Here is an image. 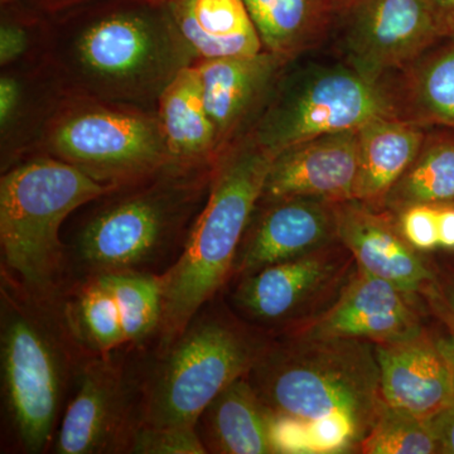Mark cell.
Listing matches in <instances>:
<instances>
[{
  "label": "cell",
  "instance_id": "obj_34",
  "mask_svg": "<svg viewBox=\"0 0 454 454\" xmlns=\"http://www.w3.org/2000/svg\"><path fill=\"white\" fill-rule=\"evenodd\" d=\"M439 247L454 250V203L438 206Z\"/></svg>",
  "mask_w": 454,
  "mask_h": 454
},
{
  "label": "cell",
  "instance_id": "obj_28",
  "mask_svg": "<svg viewBox=\"0 0 454 454\" xmlns=\"http://www.w3.org/2000/svg\"><path fill=\"white\" fill-rule=\"evenodd\" d=\"M97 278L116 301L127 345H143L158 333L163 310L160 274L118 271Z\"/></svg>",
  "mask_w": 454,
  "mask_h": 454
},
{
  "label": "cell",
  "instance_id": "obj_25",
  "mask_svg": "<svg viewBox=\"0 0 454 454\" xmlns=\"http://www.w3.org/2000/svg\"><path fill=\"white\" fill-rule=\"evenodd\" d=\"M342 0H245L262 49L291 64L327 38Z\"/></svg>",
  "mask_w": 454,
  "mask_h": 454
},
{
  "label": "cell",
  "instance_id": "obj_31",
  "mask_svg": "<svg viewBox=\"0 0 454 454\" xmlns=\"http://www.w3.org/2000/svg\"><path fill=\"white\" fill-rule=\"evenodd\" d=\"M137 454H205L196 429L138 426L129 448Z\"/></svg>",
  "mask_w": 454,
  "mask_h": 454
},
{
  "label": "cell",
  "instance_id": "obj_13",
  "mask_svg": "<svg viewBox=\"0 0 454 454\" xmlns=\"http://www.w3.org/2000/svg\"><path fill=\"white\" fill-rule=\"evenodd\" d=\"M415 300L417 295L356 265L325 312L284 336L358 340L373 345L411 339L424 330Z\"/></svg>",
  "mask_w": 454,
  "mask_h": 454
},
{
  "label": "cell",
  "instance_id": "obj_7",
  "mask_svg": "<svg viewBox=\"0 0 454 454\" xmlns=\"http://www.w3.org/2000/svg\"><path fill=\"white\" fill-rule=\"evenodd\" d=\"M271 339L231 313L203 306L146 379L139 426L196 429L205 409L247 375Z\"/></svg>",
  "mask_w": 454,
  "mask_h": 454
},
{
  "label": "cell",
  "instance_id": "obj_24",
  "mask_svg": "<svg viewBox=\"0 0 454 454\" xmlns=\"http://www.w3.org/2000/svg\"><path fill=\"white\" fill-rule=\"evenodd\" d=\"M427 131L415 122L385 116L358 129L360 167L355 200L384 208L396 182L414 162Z\"/></svg>",
  "mask_w": 454,
  "mask_h": 454
},
{
  "label": "cell",
  "instance_id": "obj_8",
  "mask_svg": "<svg viewBox=\"0 0 454 454\" xmlns=\"http://www.w3.org/2000/svg\"><path fill=\"white\" fill-rule=\"evenodd\" d=\"M33 154L50 155L113 187L172 164L155 110L67 91Z\"/></svg>",
  "mask_w": 454,
  "mask_h": 454
},
{
  "label": "cell",
  "instance_id": "obj_17",
  "mask_svg": "<svg viewBox=\"0 0 454 454\" xmlns=\"http://www.w3.org/2000/svg\"><path fill=\"white\" fill-rule=\"evenodd\" d=\"M385 403L429 419L454 397V337L426 330L411 339L375 345Z\"/></svg>",
  "mask_w": 454,
  "mask_h": 454
},
{
  "label": "cell",
  "instance_id": "obj_14",
  "mask_svg": "<svg viewBox=\"0 0 454 454\" xmlns=\"http://www.w3.org/2000/svg\"><path fill=\"white\" fill-rule=\"evenodd\" d=\"M340 241L337 203L310 197L258 201L239 245L230 279Z\"/></svg>",
  "mask_w": 454,
  "mask_h": 454
},
{
  "label": "cell",
  "instance_id": "obj_26",
  "mask_svg": "<svg viewBox=\"0 0 454 454\" xmlns=\"http://www.w3.org/2000/svg\"><path fill=\"white\" fill-rule=\"evenodd\" d=\"M59 306L68 333L85 354L104 356L127 345L116 301L98 278L68 288Z\"/></svg>",
  "mask_w": 454,
  "mask_h": 454
},
{
  "label": "cell",
  "instance_id": "obj_29",
  "mask_svg": "<svg viewBox=\"0 0 454 454\" xmlns=\"http://www.w3.org/2000/svg\"><path fill=\"white\" fill-rule=\"evenodd\" d=\"M363 454H434L438 443L428 419L384 403L360 447Z\"/></svg>",
  "mask_w": 454,
  "mask_h": 454
},
{
  "label": "cell",
  "instance_id": "obj_22",
  "mask_svg": "<svg viewBox=\"0 0 454 454\" xmlns=\"http://www.w3.org/2000/svg\"><path fill=\"white\" fill-rule=\"evenodd\" d=\"M172 164L199 168L219 158L216 133L203 98L195 65L179 71L155 106Z\"/></svg>",
  "mask_w": 454,
  "mask_h": 454
},
{
  "label": "cell",
  "instance_id": "obj_35",
  "mask_svg": "<svg viewBox=\"0 0 454 454\" xmlns=\"http://www.w3.org/2000/svg\"><path fill=\"white\" fill-rule=\"evenodd\" d=\"M444 35H454V0H426Z\"/></svg>",
  "mask_w": 454,
  "mask_h": 454
},
{
  "label": "cell",
  "instance_id": "obj_32",
  "mask_svg": "<svg viewBox=\"0 0 454 454\" xmlns=\"http://www.w3.org/2000/svg\"><path fill=\"white\" fill-rule=\"evenodd\" d=\"M395 215L400 231L414 249L430 252L439 247L438 206H409Z\"/></svg>",
  "mask_w": 454,
  "mask_h": 454
},
{
  "label": "cell",
  "instance_id": "obj_9",
  "mask_svg": "<svg viewBox=\"0 0 454 454\" xmlns=\"http://www.w3.org/2000/svg\"><path fill=\"white\" fill-rule=\"evenodd\" d=\"M396 116L384 82H372L348 65L310 66L286 73L250 134L276 157L306 140L358 130Z\"/></svg>",
  "mask_w": 454,
  "mask_h": 454
},
{
  "label": "cell",
  "instance_id": "obj_5",
  "mask_svg": "<svg viewBox=\"0 0 454 454\" xmlns=\"http://www.w3.org/2000/svg\"><path fill=\"white\" fill-rule=\"evenodd\" d=\"M2 394L18 450L52 448L66 399L85 352L76 345L59 301L35 300L2 276Z\"/></svg>",
  "mask_w": 454,
  "mask_h": 454
},
{
  "label": "cell",
  "instance_id": "obj_4",
  "mask_svg": "<svg viewBox=\"0 0 454 454\" xmlns=\"http://www.w3.org/2000/svg\"><path fill=\"white\" fill-rule=\"evenodd\" d=\"M274 155L252 134L217 158L210 192L177 260L163 274L158 351L168 348L231 277L239 245L262 195Z\"/></svg>",
  "mask_w": 454,
  "mask_h": 454
},
{
  "label": "cell",
  "instance_id": "obj_15",
  "mask_svg": "<svg viewBox=\"0 0 454 454\" xmlns=\"http://www.w3.org/2000/svg\"><path fill=\"white\" fill-rule=\"evenodd\" d=\"M193 65L220 155L253 130L289 64L262 50L255 55L201 59Z\"/></svg>",
  "mask_w": 454,
  "mask_h": 454
},
{
  "label": "cell",
  "instance_id": "obj_27",
  "mask_svg": "<svg viewBox=\"0 0 454 454\" xmlns=\"http://www.w3.org/2000/svg\"><path fill=\"white\" fill-rule=\"evenodd\" d=\"M452 131L427 133L419 153L390 191L384 208L397 214L413 205L454 203Z\"/></svg>",
  "mask_w": 454,
  "mask_h": 454
},
{
  "label": "cell",
  "instance_id": "obj_19",
  "mask_svg": "<svg viewBox=\"0 0 454 454\" xmlns=\"http://www.w3.org/2000/svg\"><path fill=\"white\" fill-rule=\"evenodd\" d=\"M66 90L47 59L0 74L2 172L32 155Z\"/></svg>",
  "mask_w": 454,
  "mask_h": 454
},
{
  "label": "cell",
  "instance_id": "obj_2",
  "mask_svg": "<svg viewBox=\"0 0 454 454\" xmlns=\"http://www.w3.org/2000/svg\"><path fill=\"white\" fill-rule=\"evenodd\" d=\"M46 59L67 92L153 110L197 61L163 3L151 0H112L55 18Z\"/></svg>",
  "mask_w": 454,
  "mask_h": 454
},
{
  "label": "cell",
  "instance_id": "obj_11",
  "mask_svg": "<svg viewBox=\"0 0 454 454\" xmlns=\"http://www.w3.org/2000/svg\"><path fill=\"white\" fill-rule=\"evenodd\" d=\"M337 23L346 65L372 82L447 37L426 0H342Z\"/></svg>",
  "mask_w": 454,
  "mask_h": 454
},
{
  "label": "cell",
  "instance_id": "obj_39",
  "mask_svg": "<svg viewBox=\"0 0 454 454\" xmlns=\"http://www.w3.org/2000/svg\"><path fill=\"white\" fill-rule=\"evenodd\" d=\"M3 2H8V0H2V3H3Z\"/></svg>",
  "mask_w": 454,
  "mask_h": 454
},
{
  "label": "cell",
  "instance_id": "obj_10",
  "mask_svg": "<svg viewBox=\"0 0 454 454\" xmlns=\"http://www.w3.org/2000/svg\"><path fill=\"white\" fill-rule=\"evenodd\" d=\"M355 269L354 256L336 241L241 278L232 301L249 324L288 333L325 312Z\"/></svg>",
  "mask_w": 454,
  "mask_h": 454
},
{
  "label": "cell",
  "instance_id": "obj_3",
  "mask_svg": "<svg viewBox=\"0 0 454 454\" xmlns=\"http://www.w3.org/2000/svg\"><path fill=\"white\" fill-rule=\"evenodd\" d=\"M214 166L169 164L94 200L66 247L68 268H77L82 279L118 271L158 274L155 268L184 249L210 192Z\"/></svg>",
  "mask_w": 454,
  "mask_h": 454
},
{
  "label": "cell",
  "instance_id": "obj_38",
  "mask_svg": "<svg viewBox=\"0 0 454 454\" xmlns=\"http://www.w3.org/2000/svg\"><path fill=\"white\" fill-rule=\"evenodd\" d=\"M151 2L158 3V4H160V3H163L164 0H151Z\"/></svg>",
  "mask_w": 454,
  "mask_h": 454
},
{
  "label": "cell",
  "instance_id": "obj_16",
  "mask_svg": "<svg viewBox=\"0 0 454 454\" xmlns=\"http://www.w3.org/2000/svg\"><path fill=\"white\" fill-rule=\"evenodd\" d=\"M358 167V130L306 140L274 157L259 201L292 197L334 203L355 200Z\"/></svg>",
  "mask_w": 454,
  "mask_h": 454
},
{
  "label": "cell",
  "instance_id": "obj_23",
  "mask_svg": "<svg viewBox=\"0 0 454 454\" xmlns=\"http://www.w3.org/2000/svg\"><path fill=\"white\" fill-rule=\"evenodd\" d=\"M389 91L397 118L454 131V35H447L397 71Z\"/></svg>",
  "mask_w": 454,
  "mask_h": 454
},
{
  "label": "cell",
  "instance_id": "obj_12",
  "mask_svg": "<svg viewBox=\"0 0 454 454\" xmlns=\"http://www.w3.org/2000/svg\"><path fill=\"white\" fill-rule=\"evenodd\" d=\"M112 354L85 355L53 441V453H129L140 399Z\"/></svg>",
  "mask_w": 454,
  "mask_h": 454
},
{
  "label": "cell",
  "instance_id": "obj_30",
  "mask_svg": "<svg viewBox=\"0 0 454 454\" xmlns=\"http://www.w3.org/2000/svg\"><path fill=\"white\" fill-rule=\"evenodd\" d=\"M0 23V67L44 61L49 47L51 22L37 14L9 9L2 4Z\"/></svg>",
  "mask_w": 454,
  "mask_h": 454
},
{
  "label": "cell",
  "instance_id": "obj_21",
  "mask_svg": "<svg viewBox=\"0 0 454 454\" xmlns=\"http://www.w3.org/2000/svg\"><path fill=\"white\" fill-rule=\"evenodd\" d=\"M163 4L197 61L264 50L245 0H164Z\"/></svg>",
  "mask_w": 454,
  "mask_h": 454
},
{
  "label": "cell",
  "instance_id": "obj_18",
  "mask_svg": "<svg viewBox=\"0 0 454 454\" xmlns=\"http://www.w3.org/2000/svg\"><path fill=\"white\" fill-rule=\"evenodd\" d=\"M339 239L358 268L411 295L434 291L435 277L400 231L396 215L349 200L337 203Z\"/></svg>",
  "mask_w": 454,
  "mask_h": 454
},
{
  "label": "cell",
  "instance_id": "obj_37",
  "mask_svg": "<svg viewBox=\"0 0 454 454\" xmlns=\"http://www.w3.org/2000/svg\"><path fill=\"white\" fill-rule=\"evenodd\" d=\"M441 301L454 331V280L448 282L442 289Z\"/></svg>",
  "mask_w": 454,
  "mask_h": 454
},
{
  "label": "cell",
  "instance_id": "obj_36",
  "mask_svg": "<svg viewBox=\"0 0 454 454\" xmlns=\"http://www.w3.org/2000/svg\"><path fill=\"white\" fill-rule=\"evenodd\" d=\"M35 2L42 11L51 16H56V14L68 13L74 9L82 7L91 0H35Z\"/></svg>",
  "mask_w": 454,
  "mask_h": 454
},
{
  "label": "cell",
  "instance_id": "obj_33",
  "mask_svg": "<svg viewBox=\"0 0 454 454\" xmlns=\"http://www.w3.org/2000/svg\"><path fill=\"white\" fill-rule=\"evenodd\" d=\"M430 428L438 443V453L454 454V397L450 404L429 418Z\"/></svg>",
  "mask_w": 454,
  "mask_h": 454
},
{
  "label": "cell",
  "instance_id": "obj_20",
  "mask_svg": "<svg viewBox=\"0 0 454 454\" xmlns=\"http://www.w3.org/2000/svg\"><path fill=\"white\" fill-rule=\"evenodd\" d=\"M207 453H280L276 420L247 375L221 391L196 426Z\"/></svg>",
  "mask_w": 454,
  "mask_h": 454
},
{
  "label": "cell",
  "instance_id": "obj_6",
  "mask_svg": "<svg viewBox=\"0 0 454 454\" xmlns=\"http://www.w3.org/2000/svg\"><path fill=\"white\" fill-rule=\"evenodd\" d=\"M115 188L46 154H33L2 172V276L35 300H61L70 269L62 225Z\"/></svg>",
  "mask_w": 454,
  "mask_h": 454
},
{
  "label": "cell",
  "instance_id": "obj_1",
  "mask_svg": "<svg viewBox=\"0 0 454 454\" xmlns=\"http://www.w3.org/2000/svg\"><path fill=\"white\" fill-rule=\"evenodd\" d=\"M247 378L273 414L280 453H360L385 403L366 340H270Z\"/></svg>",
  "mask_w": 454,
  "mask_h": 454
}]
</instances>
